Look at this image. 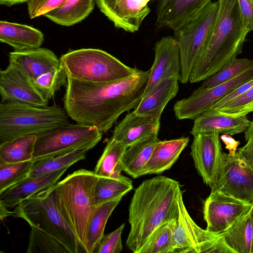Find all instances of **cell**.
<instances>
[{
  "instance_id": "6da1fadb",
  "label": "cell",
  "mask_w": 253,
  "mask_h": 253,
  "mask_svg": "<svg viewBox=\"0 0 253 253\" xmlns=\"http://www.w3.org/2000/svg\"><path fill=\"white\" fill-rule=\"evenodd\" d=\"M150 70H138L117 81L94 83L68 78L64 109L77 123L108 131L119 117L135 109L142 99Z\"/></svg>"
},
{
  "instance_id": "7a4b0ae2",
  "label": "cell",
  "mask_w": 253,
  "mask_h": 253,
  "mask_svg": "<svg viewBox=\"0 0 253 253\" xmlns=\"http://www.w3.org/2000/svg\"><path fill=\"white\" fill-rule=\"evenodd\" d=\"M179 182L158 175L144 180L134 190L128 209L130 225L126 245L139 253L152 233L162 224L178 218Z\"/></svg>"
},
{
  "instance_id": "3957f363",
  "label": "cell",
  "mask_w": 253,
  "mask_h": 253,
  "mask_svg": "<svg viewBox=\"0 0 253 253\" xmlns=\"http://www.w3.org/2000/svg\"><path fill=\"white\" fill-rule=\"evenodd\" d=\"M218 9L209 38L192 69L191 83L203 81L236 58L246 36L238 0H217Z\"/></svg>"
},
{
  "instance_id": "277c9868",
  "label": "cell",
  "mask_w": 253,
  "mask_h": 253,
  "mask_svg": "<svg viewBox=\"0 0 253 253\" xmlns=\"http://www.w3.org/2000/svg\"><path fill=\"white\" fill-rule=\"evenodd\" d=\"M98 178L93 171L80 169L54 186L60 211L84 253L88 228L96 206L94 192Z\"/></svg>"
},
{
  "instance_id": "5b68a950",
  "label": "cell",
  "mask_w": 253,
  "mask_h": 253,
  "mask_svg": "<svg viewBox=\"0 0 253 253\" xmlns=\"http://www.w3.org/2000/svg\"><path fill=\"white\" fill-rule=\"evenodd\" d=\"M69 124L65 110L55 104L38 107L1 102L0 145L19 137L37 135Z\"/></svg>"
},
{
  "instance_id": "8992f818",
  "label": "cell",
  "mask_w": 253,
  "mask_h": 253,
  "mask_svg": "<svg viewBox=\"0 0 253 253\" xmlns=\"http://www.w3.org/2000/svg\"><path fill=\"white\" fill-rule=\"evenodd\" d=\"M9 216L21 218L65 245L71 253H84L58 208L54 186L40 191L19 203Z\"/></svg>"
},
{
  "instance_id": "52a82bcc",
  "label": "cell",
  "mask_w": 253,
  "mask_h": 253,
  "mask_svg": "<svg viewBox=\"0 0 253 253\" xmlns=\"http://www.w3.org/2000/svg\"><path fill=\"white\" fill-rule=\"evenodd\" d=\"M68 78L94 82H108L123 79L139 69L130 67L110 53L100 49L71 50L60 58Z\"/></svg>"
},
{
  "instance_id": "ba28073f",
  "label": "cell",
  "mask_w": 253,
  "mask_h": 253,
  "mask_svg": "<svg viewBox=\"0 0 253 253\" xmlns=\"http://www.w3.org/2000/svg\"><path fill=\"white\" fill-rule=\"evenodd\" d=\"M102 133L96 127L79 123L68 124L37 135L33 161L64 155L79 149H92Z\"/></svg>"
},
{
  "instance_id": "9c48e42d",
  "label": "cell",
  "mask_w": 253,
  "mask_h": 253,
  "mask_svg": "<svg viewBox=\"0 0 253 253\" xmlns=\"http://www.w3.org/2000/svg\"><path fill=\"white\" fill-rule=\"evenodd\" d=\"M218 9L217 1H211L196 18L174 33L180 50L179 81L182 84L189 81L194 65L214 25Z\"/></svg>"
},
{
  "instance_id": "30bf717a",
  "label": "cell",
  "mask_w": 253,
  "mask_h": 253,
  "mask_svg": "<svg viewBox=\"0 0 253 253\" xmlns=\"http://www.w3.org/2000/svg\"><path fill=\"white\" fill-rule=\"evenodd\" d=\"M253 79V59L242 73L214 87H198L189 97L177 101L173 111L177 120H194L238 86Z\"/></svg>"
},
{
  "instance_id": "8fae6325",
  "label": "cell",
  "mask_w": 253,
  "mask_h": 253,
  "mask_svg": "<svg viewBox=\"0 0 253 253\" xmlns=\"http://www.w3.org/2000/svg\"><path fill=\"white\" fill-rule=\"evenodd\" d=\"M218 191L238 199L253 201V168L239 151L233 156L224 152L222 171L211 191Z\"/></svg>"
},
{
  "instance_id": "7c38bea8",
  "label": "cell",
  "mask_w": 253,
  "mask_h": 253,
  "mask_svg": "<svg viewBox=\"0 0 253 253\" xmlns=\"http://www.w3.org/2000/svg\"><path fill=\"white\" fill-rule=\"evenodd\" d=\"M216 132L194 135L191 155L195 167L203 182L211 188L218 180L222 171L224 152Z\"/></svg>"
},
{
  "instance_id": "4fadbf2b",
  "label": "cell",
  "mask_w": 253,
  "mask_h": 253,
  "mask_svg": "<svg viewBox=\"0 0 253 253\" xmlns=\"http://www.w3.org/2000/svg\"><path fill=\"white\" fill-rule=\"evenodd\" d=\"M252 203L227 195L218 191H211L204 205L206 230L219 235L240 217L248 212Z\"/></svg>"
},
{
  "instance_id": "5bb4252c",
  "label": "cell",
  "mask_w": 253,
  "mask_h": 253,
  "mask_svg": "<svg viewBox=\"0 0 253 253\" xmlns=\"http://www.w3.org/2000/svg\"><path fill=\"white\" fill-rule=\"evenodd\" d=\"M178 206V216L174 232L175 253H210L219 235L202 229L195 222L185 206L181 189Z\"/></svg>"
},
{
  "instance_id": "9a60e30c",
  "label": "cell",
  "mask_w": 253,
  "mask_h": 253,
  "mask_svg": "<svg viewBox=\"0 0 253 253\" xmlns=\"http://www.w3.org/2000/svg\"><path fill=\"white\" fill-rule=\"evenodd\" d=\"M151 0H95L100 9L114 26L127 32L139 30L149 14Z\"/></svg>"
},
{
  "instance_id": "2e32d148",
  "label": "cell",
  "mask_w": 253,
  "mask_h": 253,
  "mask_svg": "<svg viewBox=\"0 0 253 253\" xmlns=\"http://www.w3.org/2000/svg\"><path fill=\"white\" fill-rule=\"evenodd\" d=\"M155 4L157 29L176 32L196 18L211 0H151Z\"/></svg>"
},
{
  "instance_id": "e0dca14e",
  "label": "cell",
  "mask_w": 253,
  "mask_h": 253,
  "mask_svg": "<svg viewBox=\"0 0 253 253\" xmlns=\"http://www.w3.org/2000/svg\"><path fill=\"white\" fill-rule=\"evenodd\" d=\"M1 102H15L38 107L48 106L33 83L12 64L0 71Z\"/></svg>"
},
{
  "instance_id": "ac0fdd59",
  "label": "cell",
  "mask_w": 253,
  "mask_h": 253,
  "mask_svg": "<svg viewBox=\"0 0 253 253\" xmlns=\"http://www.w3.org/2000/svg\"><path fill=\"white\" fill-rule=\"evenodd\" d=\"M154 50L155 59L143 97L162 80L170 77L179 80L180 76V50L174 37H163L156 43Z\"/></svg>"
},
{
  "instance_id": "d6986e66",
  "label": "cell",
  "mask_w": 253,
  "mask_h": 253,
  "mask_svg": "<svg viewBox=\"0 0 253 253\" xmlns=\"http://www.w3.org/2000/svg\"><path fill=\"white\" fill-rule=\"evenodd\" d=\"M9 61L33 84L41 75L61 65L60 58L52 51L41 47L11 52Z\"/></svg>"
},
{
  "instance_id": "ffe728a7",
  "label": "cell",
  "mask_w": 253,
  "mask_h": 253,
  "mask_svg": "<svg viewBox=\"0 0 253 253\" xmlns=\"http://www.w3.org/2000/svg\"><path fill=\"white\" fill-rule=\"evenodd\" d=\"M250 123L247 115H229L209 109L194 120L190 132L193 135L211 132L233 135L245 132Z\"/></svg>"
},
{
  "instance_id": "44dd1931",
  "label": "cell",
  "mask_w": 253,
  "mask_h": 253,
  "mask_svg": "<svg viewBox=\"0 0 253 253\" xmlns=\"http://www.w3.org/2000/svg\"><path fill=\"white\" fill-rule=\"evenodd\" d=\"M160 128V120L139 115L133 110L115 126L112 137L128 148L158 136Z\"/></svg>"
},
{
  "instance_id": "7402d4cb",
  "label": "cell",
  "mask_w": 253,
  "mask_h": 253,
  "mask_svg": "<svg viewBox=\"0 0 253 253\" xmlns=\"http://www.w3.org/2000/svg\"><path fill=\"white\" fill-rule=\"evenodd\" d=\"M68 168L53 172L28 176L18 184L0 194V207L6 209L16 207L30 196L54 186Z\"/></svg>"
},
{
  "instance_id": "603a6c76",
  "label": "cell",
  "mask_w": 253,
  "mask_h": 253,
  "mask_svg": "<svg viewBox=\"0 0 253 253\" xmlns=\"http://www.w3.org/2000/svg\"><path fill=\"white\" fill-rule=\"evenodd\" d=\"M178 81L177 78L170 77L159 82L142 98L133 110L134 112L140 116L160 120L165 107L178 91Z\"/></svg>"
},
{
  "instance_id": "cb8c5ba5",
  "label": "cell",
  "mask_w": 253,
  "mask_h": 253,
  "mask_svg": "<svg viewBox=\"0 0 253 253\" xmlns=\"http://www.w3.org/2000/svg\"><path fill=\"white\" fill-rule=\"evenodd\" d=\"M189 142V137L169 140H159L144 167L143 175L159 174L169 169L176 162Z\"/></svg>"
},
{
  "instance_id": "d4e9b609",
  "label": "cell",
  "mask_w": 253,
  "mask_h": 253,
  "mask_svg": "<svg viewBox=\"0 0 253 253\" xmlns=\"http://www.w3.org/2000/svg\"><path fill=\"white\" fill-rule=\"evenodd\" d=\"M0 41L19 51L40 47L44 41L43 34L30 26L1 20Z\"/></svg>"
},
{
  "instance_id": "484cf974",
  "label": "cell",
  "mask_w": 253,
  "mask_h": 253,
  "mask_svg": "<svg viewBox=\"0 0 253 253\" xmlns=\"http://www.w3.org/2000/svg\"><path fill=\"white\" fill-rule=\"evenodd\" d=\"M158 140V136H155L128 147L122 160L123 171L133 178L143 175L144 167Z\"/></svg>"
},
{
  "instance_id": "4316f807",
  "label": "cell",
  "mask_w": 253,
  "mask_h": 253,
  "mask_svg": "<svg viewBox=\"0 0 253 253\" xmlns=\"http://www.w3.org/2000/svg\"><path fill=\"white\" fill-rule=\"evenodd\" d=\"M95 0H66L44 16L54 23L65 26L77 24L92 11Z\"/></svg>"
},
{
  "instance_id": "83f0119b",
  "label": "cell",
  "mask_w": 253,
  "mask_h": 253,
  "mask_svg": "<svg viewBox=\"0 0 253 253\" xmlns=\"http://www.w3.org/2000/svg\"><path fill=\"white\" fill-rule=\"evenodd\" d=\"M220 235L235 253H252L253 225L249 211Z\"/></svg>"
},
{
  "instance_id": "f1b7e54d",
  "label": "cell",
  "mask_w": 253,
  "mask_h": 253,
  "mask_svg": "<svg viewBox=\"0 0 253 253\" xmlns=\"http://www.w3.org/2000/svg\"><path fill=\"white\" fill-rule=\"evenodd\" d=\"M127 147L111 137L98 160L94 172L98 177L120 178L123 175L122 160Z\"/></svg>"
},
{
  "instance_id": "f546056e",
  "label": "cell",
  "mask_w": 253,
  "mask_h": 253,
  "mask_svg": "<svg viewBox=\"0 0 253 253\" xmlns=\"http://www.w3.org/2000/svg\"><path fill=\"white\" fill-rule=\"evenodd\" d=\"M122 198L110 200L96 206L88 228L85 246V253H93L104 235L107 221Z\"/></svg>"
},
{
  "instance_id": "4dcf8cb0",
  "label": "cell",
  "mask_w": 253,
  "mask_h": 253,
  "mask_svg": "<svg viewBox=\"0 0 253 253\" xmlns=\"http://www.w3.org/2000/svg\"><path fill=\"white\" fill-rule=\"evenodd\" d=\"M36 139V135H28L0 145V161L14 163L33 160Z\"/></svg>"
},
{
  "instance_id": "1f68e13d",
  "label": "cell",
  "mask_w": 253,
  "mask_h": 253,
  "mask_svg": "<svg viewBox=\"0 0 253 253\" xmlns=\"http://www.w3.org/2000/svg\"><path fill=\"white\" fill-rule=\"evenodd\" d=\"M177 219L166 222L157 227L139 253H175L174 232Z\"/></svg>"
},
{
  "instance_id": "d6a6232c",
  "label": "cell",
  "mask_w": 253,
  "mask_h": 253,
  "mask_svg": "<svg viewBox=\"0 0 253 253\" xmlns=\"http://www.w3.org/2000/svg\"><path fill=\"white\" fill-rule=\"evenodd\" d=\"M132 188L131 179L123 175L118 178L98 177L94 192L96 205L122 198Z\"/></svg>"
},
{
  "instance_id": "836d02e7",
  "label": "cell",
  "mask_w": 253,
  "mask_h": 253,
  "mask_svg": "<svg viewBox=\"0 0 253 253\" xmlns=\"http://www.w3.org/2000/svg\"><path fill=\"white\" fill-rule=\"evenodd\" d=\"M86 149H79L67 154L34 161L29 176H35L69 168L86 158Z\"/></svg>"
},
{
  "instance_id": "e575fe53",
  "label": "cell",
  "mask_w": 253,
  "mask_h": 253,
  "mask_svg": "<svg viewBox=\"0 0 253 253\" xmlns=\"http://www.w3.org/2000/svg\"><path fill=\"white\" fill-rule=\"evenodd\" d=\"M34 161L8 163L0 161V194L29 176Z\"/></svg>"
},
{
  "instance_id": "d590c367",
  "label": "cell",
  "mask_w": 253,
  "mask_h": 253,
  "mask_svg": "<svg viewBox=\"0 0 253 253\" xmlns=\"http://www.w3.org/2000/svg\"><path fill=\"white\" fill-rule=\"evenodd\" d=\"M31 227L27 253H71L62 242L38 228Z\"/></svg>"
},
{
  "instance_id": "8d00e7d4",
  "label": "cell",
  "mask_w": 253,
  "mask_h": 253,
  "mask_svg": "<svg viewBox=\"0 0 253 253\" xmlns=\"http://www.w3.org/2000/svg\"><path fill=\"white\" fill-rule=\"evenodd\" d=\"M68 77L61 65L38 77L34 84L43 98L49 100L54 96L56 92L63 86H66Z\"/></svg>"
},
{
  "instance_id": "74e56055",
  "label": "cell",
  "mask_w": 253,
  "mask_h": 253,
  "mask_svg": "<svg viewBox=\"0 0 253 253\" xmlns=\"http://www.w3.org/2000/svg\"><path fill=\"white\" fill-rule=\"evenodd\" d=\"M252 59L248 58H235L220 70L210 77L203 81L201 88L209 89L238 76L251 65Z\"/></svg>"
},
{
  "instance_id": "f35d334b",
  "label": "cell",
  "mask_w": 253,
  "mask_h": 253,
  "mask_svg": "<svg viewBox=\"0 0 253 253\" xmlns=\"http://www.w3.org/2000/svg\"><path fill=\"white\" fill-rule=\"evenodd\" d=\"M214 110L236 116L247 115L253 112V86L244 94Z\"/></svg>"
},
{
  "instance_id": "ab89813d",
  "label": "cell",
  "mask_w": 253,
  "mask_h": 253,
  "mask_svg": "<svg viewBox=\"0 0 253 253\" xmlns=\"http://www.w3.org/2000/svg\"><path fill=\"white\" fill-rule=\"evenodd\" d=\"M125 224L124 223L114 231L104 234L94 253H119L122 251V234Z\"/></svg>"
},
{
  "instance_id": "60d3db41",
  "label": "cell",
  "mask_w": 253,
  "mask_h": 253,
  "mask_svg": "<svg viewBox=\"0 0 253 253\" xmlns=\"http://www.w3.org/2000/svg\"><path fill=\"white\" fill-rule=\"evenodd\" d=\"M66 0H28V11L31 19L44 15L62 5Z\"/></svg>"
},
{
  "instance_id": "b9f144b4",
  "label": "cell",
  "mask_w": 253,
  "mask_h": 253,
  "mask_svg": "<svg viewBox=\"0 0 253 253\" xmlns=\"http://www.w3.org/2000/svg\"><path fill=\"white\" fill-rule=\"evenodd\" d=\"M241 17L245 28L253 31V0H238Z\"/></svg>"
},
{
  "instance_id": "7bdbcfd3",
  "label": "cell",
  "mask_w": 253,
  "mask_h": 253,
  "mask_svg": "<svg viewBox=\"0 0 253 253\" xmlns=\"http://www.w3.org/2000/svg\"><path fill=\"white\" fill-rule=\"evenodd\" d=\"M245 138L246 144L238 149L250 162L253 168V121L251 122L250 126L245 131Z\"/></svg>"
},
{
  "instance_id": "ee69618b",
  "label": "cell",
  "mask_w": 253,
  "mask_h": 253,
  "mask_svg": "<svg viewBox=\"0 0 253 253\" xmlns=\"http://www.w3.org/2000/svg\"><path fill=\"white\" fill-rule=\"evenodd\" d=\"M221 139L226 145V148L229 150L228 154L230 156L234 155L237 150V147L240 144L239 141H236L230 135L222 134Z\"/></svg>"
},
{
  "instance_id": "f6af8a7d",
  "label": "cell",
  "mask_w": 253,
  "mask_h": 253,
  "mask_svg": "<svg viewBox=\"0 0 253 253\" xmlns=\"http://www.w3.org/2000/svg\"><path fill=\"white\" fill-rule=\"evenodd\" d=\"M27 0H0V4L10 7L16 4L27 2Z\"/></svg>"
},
{
  "instance_id": "bcb514c9",
  "label": "cell",
  "mask_w": 253,
  "mask_h": 253,
  "mask_svg": "<svg viewBox=\"0 0 253 253\" xmlns=\"http://www.w3.org/2000/svg\"><path fill=\"white\" fill-rule=\"evenodd\" d=\"M249 213L250 214V216L252 218V220L253 222V201L252 203V206L251 208V209L249 211ZM252 253H253V243H252Z\"/></svg>"
}]
</instances>
